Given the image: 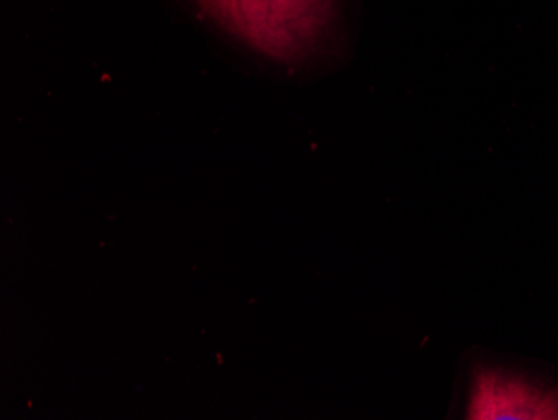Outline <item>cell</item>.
<instances>
[{
  "mask_svg": "<svg viewBox=\"0 0 558 420\" xmlns=\"http://www.w3.org/2000/svg\"><path fill=\"white\" fill-rule=\"evenodd\" d=\"M222 27L269 58L306 51L322 34L333 0H197Z\"/></svg>",
  "mask_w": 558,
  "mask_h": 420,
  "instance_id": "1",
  "label": "cell"
},
{
  "mask_svg": "<svg viewBox=\"0 0 558 420\" xmlns=\"http://www.w3.org/2000/svg\"><path fill=\"white\" fill-rule=\"evenodd\" d=\"M472 419H558L557 399L495 374L476 382Z\"/></svg>",
  "mask_w": 558,
  "mask_h": 420,
  "instance_id": "2",
  "label": "cell"
}]
</instances>
